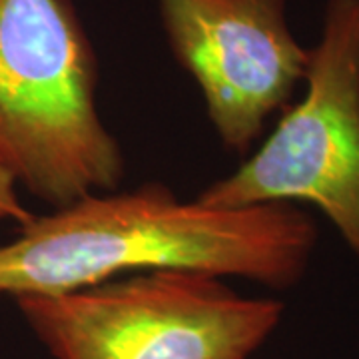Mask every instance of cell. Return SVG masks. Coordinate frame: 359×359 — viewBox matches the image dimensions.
I'll return each instance as SVG.
<instances>
[{
	"instance_id": "obj_6",
	"label": "cell",
	"mask_w": 359,
	"mask_h": 359,
	"mask_svg": "<svg viewBox=\"0 0 359 359\" xmlns=\"http://www.w3.org/2000/svg\"><path fill=\"white\" fill-rule=\"evenodd\" d=\"M32 218H34V214L26 210L16 194L14 178L0 166V219H13L20 228Z\"/></svg>"
},
{
	"instance_id": "obj_1",
	"label": "cell",
	"mask_w": 359,
	"mask_h": 359,
	"mask_svg": "<svg viewBox=\"0 0 359 359\" xmlns=\"http://www.w3.org/2000/svg\"><path fill=\"white\" fill-rule=\"evenodd\" d=\"M318 244L306 210L276 202L219 210L164 184L90 194L34 216L0 245V294L62 295L130 273L194 269L273 290L302 282Z\"/></svg>"
},
{
	"instance_id": "obj_2",
	"label": "cell",
	"mask_w": 359,
	"mask_h": 359,
	"mask_svg": "<svg viewBox=\"0 0 359 359\" xmlns=\"http://www.w3.org/2000/svg\"><path fill=\"white\" fill-rule=\"evenodd\" d=\"M96 86L98 60L72 0H0V166L54 210L124 178Z\"/></svg>"
},
{
	"instance_id": "obj_4",
	"label": "cell",
	"mask_w": 359,
	"mask_h": 359,
	"mask_svg": "<svg viewBox=\"0 0 359 359\" xmlns=\"http://www.w3.org/2000/svg\"><path fill=\"white\" fill-rule=\"evenodd\" d=\"M304 82L256 154L196 200L219 210L316 205L359 257V0H327Z\"/></svg>"
},
{
	"instance_id": "obj_3",
	"label": "cell",
	"mask_w": 359,
	"mask_h": 359,
	"mask_svg": "<svg viewBox=\"0 0 359 359\" xmlns=\"http://www.w3.org/2000/svg\"><path fill=\"white\" fill-rule=\"evenodd\" d=\"M14 302L54 359H250L283 316L282 302L242 297L194 269L140 271Z\"/></svg>"
},
{
	"instance_id": "obj_5",
	"label": "cell",
	"mask_w": 359,
	"mask_h": 359,
	"mask_svg": "<svg viewBox=\"0 0 359 359\" xmlns=\"http://www.w3.org/2000/svg\"><path fill=\"white\" fill-rule=\"evenodd\" d=\"M158 11L219 140L245 154L306 78L309 48L287 25V0H158Z\"/></svg>"
}]
</instances>
